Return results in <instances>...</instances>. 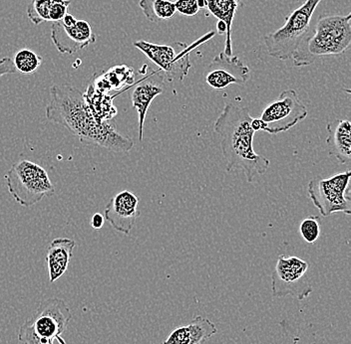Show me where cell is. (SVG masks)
<instances>
[{
  "label": "cell",
  "instance_id": "5b68a950",
  "mask_svg": "<svg viewBox=\"0 0 351 344\" xmlns=\"http://www.w3.org/2000/svg\"><path fill=\"white\" fill-rule=\"evenodd\" d=\"M4 178L8 192L23 207L36 205L44 197L51 196L55 192L47 172L28 159L15 162Z\"/></svg>",
  "mask_w": 351,
  "mask_h": 344
},
{
  "label": "cell",
  "instance_id": "2e32d148",
  "mask_svg": "<svg viewBox=\"0 0 351 344\" xmlns=\"http://www.w3.org/2000/svg\"><path fill=\"white\" fill-rule=\"evenodd\" d=\"M75 246V241L69 238H56L52 241L46 253L48 276L51 284L60 279L67 271Z\"/></svg>",
  "mask_w": 351,
  "mask_h": 344
},
{
  "label": "cell",
  "instance_id": "d4e9b609",
  "mask_svg": "<svg viewBox=\"0 0 351 344\" xmlns=\"http://www.w3.org/2000/svg\"><path fill=\"white\" fill-rule=\"evenodd\" d=\"M70 3H71L70 0H54L51 8H50L49 21H62L68 13L67 10Z\"/></svg>",
  "mask_w": 351,
  "mask_h": 344
},
{
  "label": "cell",
  "instance_id": "277c9868",
  "mask_svg": "<svg viewBox=\"0 0 351 344\" xmlns=\"http://www.w3.org/2000/svg\"><path fill=\"white\" fill-rule=\"evenodd\" d=\"M71 319V312L64 301L44 300L19 328V341L22 344H53L55 341L67 344L61 335Z\"/></svg>",
  "mask_w": 351,
  "mask_h": 344
},
{
  "label": "cell",
  "instance_id": "44dd1931",
  "mask_svg": "<svg viewBox=\"0 0 351 344\" xmlns=\"http://www.w3.org/2000/svg\"><path fill=\"white\" fill-rule=\"evenodd\" d=\"M139 6L151 22L169 21L176 14L175 2L171 0H140Z\"/></svg>",
  "mask_w": 351,
  "mask_h": 344
},
{
  "label": "cell",
  "instance_id": "83f0119b",
  "mask_svg": "<svg viewBox=\"0 0 351 344\" xmlns=\"http://www.w3.org/2000/svg\"><path fill=\"white\" fill-rule=\"evenodd\" d=\"M105 218L104 215H102L101 213H96L92 216L91 218V227L93 229L99 230L101 229L103 226H104Z\"/></svg>",
  "mask_w": 351,
  "mask_h": 344
},
{
  "label": "cell",
  "instance_id": "8992f818",
  "mask_svg": "<svg viewBox=\"0 0 351 344\" xmlns=\"http://www.w3.org/2000/svg\"><path fill=\"white\" fill-rule=\"evenodd\" d=\"M322 0H306L287 17L285 25L263 37L269 56L280 61L293 58L304 36L311 31V22Z\"/></svg>",
  "mask_w": 351,
  "mask_h": 344
},
{
  "label": "cell",
  "instance_id": "4316f807",
  "mask_svg": "<svg viewBox=\"0 0 351 344\" xmlns=\"http://www.w3.org/2000/svg\"><path fill=\"white\" fill-rule=\"evenodd\" d=\"M14 73H16V69L13 65L12 59L10 57H3V58L0 59V78Z\"/></svg>",
  "mask_w": 351,
  "mask_h": 344
},
{
  "label": "cell",
  "instance_id": "9c48e42d",
  "mask_svg": "<svg viewBox=\"0 0 351 344\" xmlns=\"http://www.w3.org/2000/svg\"><path fill=\"white\" fill-rule=\"evenodd\" d=\"M133 45L157 65L170 82L184 80L192 68L190 55L195 46L186 47V44L180 42L172 46L144 40L136 41Z\"/></svg>",
  "mask_w": 351,
  "mask_h": 344
},
{
  "label": "cell",
  "instance_id": "5bb4252c",
  "mask_svg": "<svg viewBox=\"0 0 351 344\" xmlns=\"http://www.w3.org/2000/svg\"><path fill=\"white\" fill-rule=\"evenodd\" d=\"M165 87V75L161 70L138 81L131 94L132 105L137 111L139 120V140L144 137V124L147 113L156 97L162 95Z\"/></svg>",
  "mask_w": 351,
  "mask_h": 344
},
{
  "label": "cell",
  "instance_id": "3957f363",
  "mask_svg": "<svg viewBox=\"0 0 351 344\" xmlns=\"http://www.w3.org/2000/svg\"><path fill=\"white\" fill-rule=\"evenodd\" d=\"M351 44V14L322 15L313 34L307 33L293 56L295 67H306L317 59L346 53Z\"/></svg>",
  "mask_w": 351,
  "mask_h": 344
},
{
  "label": "cell",
  "instance_id": "484cf974",
  "mask_svg": "<svg viewBox=\"0 0 351 344\" xmlns=\"http://www.w3.org/2000/svg\"><path fill=\"white\" fill-rule=\"evenodd\" d=\"M175 8L176 12L185 16H195L199 11L197 0H177Z\"/></svg>",
  "mask_w": 351,
  "mask_h": 344
},
{
  "label": "cell",
  "instance_id": "4fadbf2b",
  "mask_svg": "<svg viewBox=\"0 0 351 344\" xmlns=\"http://www.w3.org/2000/svg\"><path fill=\"white\" fill-rule=\"evenodd\" d=\"M139 199L128 190L116 194L105 208V221L120 233L130 235L136 220L141 215L138 210Z\"/></svg>",
  "mask_w": 351,
  "mask_h": 344
},
{
  "label": "cell",
  "instance_id": "d6986e66",
  "mask_svg": "<svg viewBox=\"0 0 351 344\" xmlns=\"http://www.w3.org/2000/svg\"><path fill=\"white\" fill-rule=\"evenodd\" d=\"M206 10L210 11L219 21L227 25L226 47L223 53L232 56V28L237 10L241 6V0H205Z\"/></svg>",
  "mask_w": 351,
  "mask_h": 344
},
{
  "label": "cell",
  "instance_id": "7402d4cb",
  "mask_svg": "<svg viewBox=\"0 0 351 344\" xmlns=\"http://www.w3.org/2000/svg\"><path fill=\"white\" fill-rule=\"evenodd\" d=\"M12 61L16 72L29 75L38 70V68L43 64V58L32 50L24 48V49L17 51Z\"/></svg>",
  "mask_w": 351,
  "mask_h": 344
},
{
  "label": "cell",
  "instance_id": "ffe728a7",
  "mask_svg": "<svg viewBox=\"0 0 351 344\" xmlns=\"http://www.w3.org/2000/svg\"><path fill=\"white\" fill-rule=\"evenodd\" d=\"M88 107L98 122H108L118 114L113 105V98L108 94L101 93L91 84L87 88L86 93L83 94Z\"/></svg>",
  "mask_w": 351,
  "mask_h": 344
},
{
  "label": "cell",
  "instance_id": "8fae6325",
  "mask_svg": "<svg viewBox=\"0 0 351 344\" xmlns=\"http://www.w3.org/2000/svg\"><path fill=\"white\" fill-rule=\"evenodd\" d=\"M250 78V69L237 56H227L223 52L213 59L208 66L206 82L215 90H223L230 85H243Z\"/></svg>",
  "mask_w": 351,
  "mask_h": 344
},
{
  "label": "cell",
  "instance_id": "7c38bea8",
  "mask_svg": "<svg viewBox=\"0 0 351 344\" xmlns=\"http://www.w3.org/2000/svg\"><path fill=\"white\" fill-rule=\"evenodd\" d=\"M51 39L59 53L73 55L96 42V35L86 21H78L66 26L62 21L53 22Z\"/></svg>",
  "mask_w": 351,
  "mask_h": 344
},
{
  "label": "cell",
  "instance_id": "cb8c5ba5",
  "mask_svg": "<svg viewBox=\"0 0 351 344\" xmlns=\"http://www.w3.org/2000/svg\"><path fill=\"white\" fill-rule=\"evenodd\" d=\"M322 231V220L318 216H308L300 222V232L308 244L317 242Z\"/></svg>",
  "mask_w": 351,
  "mask_h": 344
},
{
  "label": "cell",
  "instance_id": "52a82bcc",
  "mask_svg": "<svg viewBox=\"0 0 351 344\" xmlns=\"http://www.w3.org/2000/svg\"><path fill=\"white\" fill-rule=\"evenodd\" d=\"M350 176L348 170L329 178L315 177L309 181L307 192L322 216L328 217L339 212L350 215Z\"/></svg>",
  "mask_w": 351,
  "mask_h": 344
},
{
  "label": "cell",
  "instance_id": "9a60e30c",
  "mask_svg": "<svg viewBox=\"0 0 351 344\" xmlns=\"http://www.w3.org/2000/svg\"><path fill=\"white\" fill-rule=\"evenodd\" d=\"M218 332V328L207 317L197 315L185 326L171 332L163 344H203Z\"/></svg>",
  "mask_w": 351,
  "mask_h": 344
},
{
  "label": "cell",
  "instance_id": "30bf717a",
  "mask_svg": "<svg viewBox=\"0 0 351 344\" xmlns=\"http://www.w3.org/2000/svg\"><path fill=\"white\" fill-rule=\"evenodd\" d=\"M306 107L300 102L295 90H285L280 97L267 105L263 109L260 120L263 131L271 135L285 133L306 120Z\"/></svg>",
  "mask_w": 351,
  "mask_h": 344
},
{
  "label": "cell",
  "instance_id": "603a6c76",
  "mask_svg": "<svg viewBox=\"0 0 351 344\" xmlns=\"http://www.w3.org/2000/svg\"><path fill=\"white\" fill-rule=\"evenodd\" d=\"M54 0H32L27 8L28 19L38 26L49 21L50 8Z\"/></svg>",
  "mask_w": 351,
  "mask_h": 344
},
{
  "label": "cell",
  "instance_id": "ac0fdd59",
  "mask_svg": "<svg viewBox=\"0 0 351 344\" xmlns=\"http://www.w3.org/2000/svg\"><path fill=\"white\" fill-rule=\"evenodd\" d=\"M135 84L134 69L128 66L121 65L111 68L104 74L92 80V86L101 93L108 94L111 91H121Z\"/></svg>",
  "mask_w": 351,
  "mask_h": 344
},
{
  "label": "cell",
  "instance_id": "6da1fadb",
  "mask_svg": "<svg viewBox=\"0 0 351 344\" xmlns=\"http://www.w3.org/2000/svg\"><path fill=\"white\" fill-rule=\"evenodd\" d=\"M45 116L50 122L71 131L87 146H102L115 153H129L135 146L131 137L121 135L108 122H98L83 93L70 85L50 88V102Z\"/></svg>",
  "mask_w": 351,
  "mask_h": 344
},
{
  "label": "cell",
  "instance_id": "e0dca14e",
  "mask_svg": "<svg viewBox=\"0 0 351 344\" xmlns=\"http://www.w3.org/2000/svg\"><path fill=\"white\" fill-rule=\"evenodd\" d=\"M329 155L342 164H348L351 159V124L350 120H339L329 122L328 127Z\"/></svg>",
  "mask_w": 351,
  "mask_h": 344
},
{
  "label": "cell",
  "instance_id": "ba28073f",
  "mask_svg": "<svg viewBox=\"0 0 351 344\" xmlns=\"http://www.w3.org/2000/svg\"><path fill=\"white\" fill-rule=\"evenodd\" d=\"M308 267V263L295 256H280L271 275L274 297L291 295L298 301L308 297L313 293V287L306 278Z\"/></svg>",
  "mask_w": 351,
  "mask_h": 344
},
{
  "label": "cell",
  "instance_id": "7a4b0ae2",
  "mask_svg": "<svg viewBox=\"0 0 351 344\" xmlns=\"http://www.w3.org/2000/svg\"><path fill=\"white\" fill-rule=\"evenodd\" d=\"M252 118L249 109L227 104L214 124L228 172L240 170L250 183L265 174L271 164L269 159L254 151Z\"/></svg>",
  "mask_w": 351,
  "mask_h": 344
},
{
  "label": "cell",
  "instance_id": "f1b7e54d",
  "mask_svg": "<svg viewBox=\"0 0 351 344\" xmlns=\"http://www.w3.org/2000/svg\"><path fill=\"white\" fill-rule=\"evenodd\" d=\"M217 29H218L219 35H223L227 33V25H226L225 22L218 21L217 23Z\"/></svg>",
  "mask_w": 351,
  "mask_h": 344
}]
</instances>
